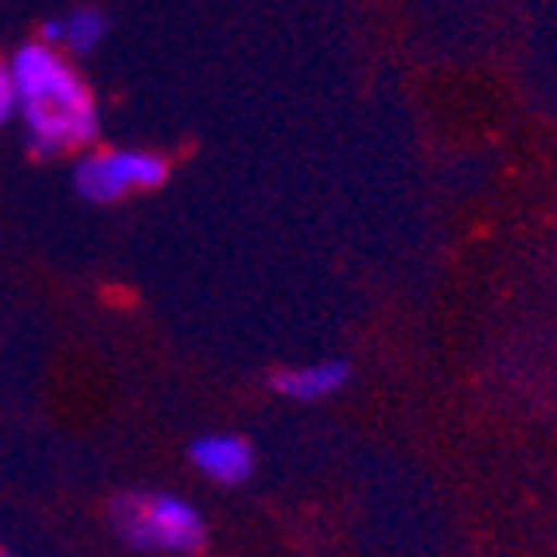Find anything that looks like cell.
Masks as SVG:
<instances>
[{"instance_id":"cell-1","label":"cell","mask_w":557,"mask_h":557,"mask_svg":"<svg viewBox=\"0 0 557 557\" xmlns=\"http://www.w3.org/2000/svg\"><path fill=\"white\" fill-rule=\"evenodd\" d=\"M9 66L16 83V125L39 160H75L98 145L102 106L78 71V59L36 36L12 51Z\"/></svg>"},{"instance_id":"cell-2","label":"cell","mask_w":557,"mask_h":557,"mask_svg":"<svg viewBox=\"0 0 557 557\" xmlns=\"http://www.w3.org/2000/svg\"><path fill=\"white\" fill-rule=\"evenodd\" d=\"M110 527L125 546L140 554H199L207 542L203 511L184 495L160 487L113 495Z\"/></svg>"},{"instance_id":"cell-3","label":"cell","mask_w":557,"mask_h":557,"mask_svg":"<svg viewBox=\"0 0 557 557\" xmlns=\"http://www.w3.org/2000/svg\"><path fill=\"white\" fill-rule=\"evenodd\" d=\"M168 176H172V164L164 152L129 149V145H90L71 164V184L94 207H113L160 191Z\"/></svg>"},{"instance_id":"cell-4","label":"cell","mask_w":557,"mask_h":557,"mask_svg":"<svg viewBox=\"0 0 557 557\" xmlns=\"http://www.w3.org/2000/svg\"><path fill=\"white\" fill-rule=\"evenodd\" d=\"M187 460L207 483H223V487L246 483L258 468V453L238 433H203L187 445Z\"/></svg>"},{"instance_id":"cell-5","label":"cell","mask_w":557,"mask_h":557,"mask_svg":"<svg viewBox=\"0 0 557 557\" xmlns=\"http://www.w3.org/2000/svg\"><path fill=\"white\" fill-rule=\"evenodd\" d=\"M351 382V362L344 359H317V362H297V367H281L273 371L270 386L273 394L293 401H324L339 394Z\"/></svg>"},{"instance_id":"cell-6","label":"cell","mask_w":557,"mask_h":557,"mask_svg":"<svg viewBox=\"0 0 557 557\" xmlns=\"http://www.w3.org/2000/svg\"><path fill=\"white\" fill-rule=\"evenodd\" d=\"M106 36H110V16H106L102 9H90V4L39 24V39H44V44H55L59 51H66L71 59L94 55V51L106 44Z\"/></svg>"},{"instance_id":"cell-7","label":"cell","mask_w":557,"mask_h":557,"mask_svg":"<svg viewBox=\"0 0 557 557\" xmlns=\"http://www.w3.org/2000/svg\"><path fill=\"white\" fill-rule=\"evenodd\" d=\"M16 125V83H12L9 55H0V129Z\"/></svg>"},{"instance_id":"cell-8","label":"cell","mask_w":557,"mask_h":557,"mask_svg":"<svg viewBox=\"0 0 557 557\" xmlns=\"http://www.w3.org/2000/svg\"><path fill=\"white\" fill-rule=\"evenodd\" d=\"M0 557H4V554H0Z\"/></svg>"}]
</instances>
